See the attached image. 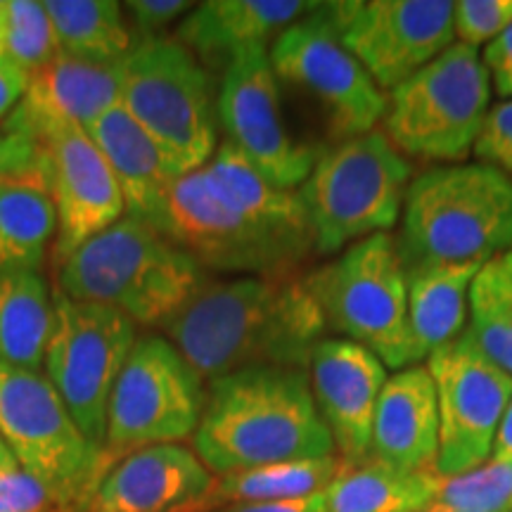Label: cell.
Masks as SVG:
<instances>
[{
  "label": "cell",
  "instance_id": "6da1fadb",
  "mask_svg": "<svg viewBox=\"0 0 512 512\" xmlns=\"http://www.w3.org/2000/svg\"><path fill=\"white\" fill-rule=\"evenodd\" d=\"M162 330L211 382L252 366L309 370L328 323L304 273H271L209 278Z\"/></svg>",
  "mask_w": 512,
  "mask_h": 512
},
{
  "label": "cell",
  "instance_id": "7a4b0ae2",
  "mask_svg": "<svg viewBox=\"0 0 512 512\" xmlns=\"http://www.w3.org/2000/svg\"><path fill=\"white\" fill-rule=\"evenodd\" d=\"M192 446L211 475L337 456L309 370L285 366H252L211 380Z\"/></svg>",
  "mask_w": 512,
  "mask_h": 512
},
{
  "label": "cell",
  "instance_id": "3957f363",
  "mask_svg": "<svg viewBox=\"0 0 512 512\" xmlns=\"http://www.w3.org/2000/svg\"><path fill=\"white\" fill-rule=\"evenodd\" d=\"M207 283V271L174 240L124 216L60 264L57 292L110 306L143 328H164Z\"/></svg>",
  "mask_w": 512,
  "mask_h": 512
},
{
  "label": "cell",
  "instance_id": "277c9868",
  "mask_svg": "<svg viewBox=\"0 0 512 512\" xmlns=\"http://www.w3.org/2000/svg\"><path fill=\"white\" fill-rule=\"evenodd\" d=\"M403 268L484 264L512 249V181L482 162L439 164L411 178L396 240Z\"/></svg>",
  "mask_w": 512,
  "mask_h": 512
},
{
  "label": "cell",
  "instance_id": "5b68a950",
  "mask_svg": "<svg viewBox=\"0 0 512 512\" xmlns=\"http://www.w3.org/2000/svg\"><path fill=\"white\" fill-rule=\"evenodd\" d=\"M411 176V162L380 128L339 140L318 155L309 178L297 190L309 216L316 254H339L358 240L389 233L401 219Z\"/></svg>",
  "mask_w": 512,
  "mask_h": 512
},
{
  "label": "cell",
  "instance_id": "8992f818",
  "mask_svg": "<svg viewBox=\"0 0 512 512\" xmlns=\"http://www.w3.org/2000/svg\"><path fill=\"white\" fill-rule=\"evenodd\" d=\"M119 105L181 178L202 169L219 143V112L207 69L176 38H152L119 62Z\"/></svg>",
  "mask_w": 512,
  "mask_h": 512
},
{
  "label": "cell",
  "instance_id": "52a82bcc",
  "mask_svg": "<svg viewBox=\"0 0 512 512\" xmlns=\"http://www.w3.org/2000/svg\"><path fill=\"white\" fill-rule=\"evenodd\" d=\"M304 280L328 330L361 344L384 368L413 366L406 268L394 235L358 240L328 264L304 273Z\"/></svg>",
  "mask_w": 512,
  "mask_h": 512
},
{
  "label": "cell",
  "instance_id": "ba28073f",
  "mask_svg": "<svg viewBox=\"0 0 512 512\" xmlns=\"http://www.w3.org/2000/svg\"><path fill=\"white\" fill-rule=\"evenodd\" d=\"M491 110V79L475 48L453 43L387 93L382 133L406 159L460 164Z\"/></svg>",
  "mask_w": 512,
  "mask_h": 512
},
{
  "label": "cell",
  "instance_id": "9c48e42d",
  "mask_svg": "<svg viewBox=\"0 0 512 512\" xmlns=\"http://www.w3.org/2000/svg\"><path fill=\"white\" fill-rule=\"evenodd\" d=\"M0 437L19 467L69 512H83L117 458L83 437L46 373L0 361Z\"/></svg>",
  "mask_w": 512,
  "mask_h": 512
},
{
  "label": "cell",
  "instance_id": "30bf717a",
  "mask_svg": "<svg viewBox=\"0 0 512 512\" xmlns=\"http://www.w3.org/2000/svg\"><path fill=\"white\" fill-rule=\"evenodd\" d=\"M136 339V323L121 311L53 294L43 370L76 427L95 446H105L112 389Z\"/></svg>",
  "mask_w": 512,
  "mask_h": 512
},
{
  "label": "cell",
  "instance_id": "8fae6325",
  "mask_svg": "<svg viewBox=\"0 0 512 512\" xmlns=\"http://www.w3.org/2000/svg\"><path fill=\"white\" fill-rule=\"evenodd\" d=\"M204 403V377L188 358L162 335L138 337L112 389L105 451L119 460L138 448L192 439Z\"/></svg>",
  "mask_w": 512,
  "mask_h": 512
},
{
  "label": "cell",
  "instance_id": "7c38bea8",
  "mask_svg": "<svg viewBox=\"0 0 512 512\" xmlns=\"http://www.w3.org/2000/svg\"><path fill=\"white\" fill-rule=\"evenodd\" d=\"M268 57L278 81L292 83L320 102L337 143L366 136L382 121L387 93L342 46L330 3H320L309 17L285 29Z\"/></svg>",
  "mask_w": 512,
  "mask_h": 512
},
{
  "label": "cell",
  "instance_id": "4fadbf2b",
  "mask_svg": "<svg viewBox=\"0 0 512 512\" xmlns=\"http://www.w3.org/2000/svg\"><path fill=\"white\" fill-rule=\"evenodd\" d=\"M439 408L441 477L475 470L491 458L501 418L512 399V377L463 332L427 358Z\"/></svg>",
  "mask_w": 512,
  "mask_h": 512
},
{
  "label": "cell",
  "instance_id": "5bb4252c",
  "mask_svg": "<svg viewBox=\"0 0 512 512\" xmlns=\"http://www.w3.org/2000/svg\"><path fill=\"white\" fill-rule=\"evenodd\" d=\"M164 235L204 271L271 275L302 268L287 249L254 226L204 166L181 176L171 188Z\"/></svg>",
  "mask_w": 512,
  "mask_h": 512
},
{
  "label": "cell",
  "instance_id": "9a60e30c",
  "mask_svg": "<svg viewBox=\"0 0 512 512\" xmlns=\"http://www.w3.org/2000/svg\"><path fill=\"white\" fill-rule=\"evenodd\" d=\"M330 12L342 46L387 93L456 43L451 0H354Z\"/></svg>",
  "mask_w": 512,
  "mask_h": 512
},
{
  "label": "cell",
  "instance_id": "2e32d148",
  "mask_svg": "<svg viewBox=\"0 0 512 512\" xmlns=\"http://www.w3.org/2000/svg\"><path fill=\"white\" fill-rule=\"evenodd\" d=\"M219 124L226 140L268 181L299 190L309 178L316 152L287 131L280 114L278 76L266 46H249L230 55L216 95Z\"/></svg>",
  "mask_w": 512,
  "mask_h": 512
},
{
  "label": "cell",
  "instance_id": "e0dca14e",
  "mask_svg": "<svg viewBox=\"0 0 512 512\" xmlns=\"http://www.w3.org/2000/svg\"><path fill=\"white\" fill-rule=\"evenodd\" d=\"M50 166L55 204L57 264L98 238L126 214V202L110 164L81 126H57L41 138Z\"/></svg>",
  "mask_w": 512,
  "mask_h": 512
},
{
  "label": "cell",
  "instance_id": "ac0fdd59",
  "mask_svg": "<svg viewBox=\"0 0 512 512\" xmlns=\"http://www.w3.org/2000/svg\"><path fill=\"white\" fill-rule=\"evenodd\" d=\"M387 377L380 358L349 339L325 337L313 349V401L344 463H356L370 453L377 399Z\"/></svg>",
  "mask_w": 512,
  "mask_h": 512
},
{
  "label": "cell",
  "instance_id": "d6986e66",
  "mask_svg": "<svg viewBox=\"0 0 512 512\" xmlns=\"http://www.w3.org/2000/svg\"><path fill=\"white\" fill-rule=\"evenodd\" d=\"M214 475L181 444L138 448L100 479L83 512H204Z\"/></svg>",
  "mask_w": 512,
  "mask_h": 512
},
{
  "label": "cell",
  "instance_id": "ffe728a7",
  "mask_svg": "<svg viewBox=\"0 0 512 512\" xmlns=\"http://www.w3.org/2000/svg\"><path fill=\"white\" fill-rule=\"evenodd\" d=\"M119 95V62L100 64L57 55L31 74L27 93L10 119L41 140L57 126H93L119 105Z\"/></svg>",
  "mask_w": 512,
  "mask_h": 512
},
{
  "label": "cell",
  "instance_id": "44dd1931",
  "mask_svg": "<svg viewBox=\"0 0 512 512\" xmlns=\"http://www.w3.org/2000/svg\"><path fill=\"white\" fill-rule=\"evenodd\" d=\"M368 456L401 470H437V389L425 366L396 370L387 377L377 399Z\"/></svg>",
  "mask_w": 512,
  "mask_h": 512
},
{
  "label": "cell",
  "instance_id": "7402d4cb",
  "mask_svg": "<svg viewBox=\"0 0 512 512\" xmlns=\"http://www.w3.org/2000/svg\"><path fill=\"white\" fill-rule=\"evenodd\" d=\"M86 131L117 178L128 216L164 233L166 202L178 176L159 147L121 105L102 114Z\"/></svg>",
  "mask_w": 512,
  "mask_h": 512
},
{
  "label": "cell",
  "instance_id": "603a6c76",
  "mask_svg": "<svg viewBox=\"0 0 512 512\" xmlns=\"http://www.w3.org/2000/svg\"><path fill=\"white\" fill-rule=\"evenodd\" d=\"M318 5L306 0H209L190 10L176 41L202 60L223 57L228 62L242 48L266 46L268 38H278Z\"/></svg>",
  "mask_w": 512,
  "mask_h": 512
},
{
  "label": "cell",
  "instance_id": "cb8c5ba5",
  "mask_svg": "<svg viewBox=\"0 0 512 512\" xmlns=\"http://www.w3.org/2000/svg\"><path fill=\"white\" fill-rule=\"evenodd\" d=\"M261 233L287 249L299 264L316 252L313 230L297 190H283L261 174L228 140L216 147L204 166Z\"/></svg>",
  "mask_w": 512,
  "mask_h": 512
},
{
  "label": "cell",
  "instance_id": "d4e9b609",
  "mask_svg": "<svg viewBox=\"0 0 512 512\" xmlns=\"http://www.w3.org/2000/svg\"><path fill=\"white\" fill-rule=\"evenodd\" d=\"M482 264H422L406 271L413 366L465 332L470 290Z\"/></svg>",
  "mask_w": 512,
  "mask_h": 512
},
{
  "label": "cell",
  "instance_id": "484cf974",
  "mask_svg": "<svg viewBox=\"0 0 512 512\" xmlns=\"http://www.w3.org/2000/svg\"><path fill=\"white\" fill-rule=\"evenodd\" d=\"M437 470H401L366 456L344 463L325 489L328 512H422L437 501Z\"/></svg>",
  "mask_w": 512,
  "mask_h": 512
},
{
  "label": "cell",
  "instance_id": "4316f807",
  "mask_svg": "<svg viewBox=\"0 0 512 512\" xmlns=\"http://www.w3.org/2000/svg\"><path fill=\"white\" fill-rule=\"evenodd\" d=\"M53 294L38 271L0 273V361L41 373Z\"/></svg>",
  "mask_w": 512,
  "mask_h": 512
},
{
  "label": "cell",
  "instance_id": "83f0119b",
  "mask_svg": "<svg viewBox=\"0 0 512 512\" xmlns=\"http://www.w3.org/2000/svg\"><path fill=\"white\" fill-rule=\"evenodd\" d=\"M60 55L76 60L117 64L136 48L126 24L124 5L114 0H46Z\"/></svg>",
  "mask_w": 512,
  "mask_h": 512
},
{
  "label": "cell",
  "instance_id": "f1b7e54d",
  "mask_svg": "<svg viewBox=\"0 0 512 512\" xmlns=\"http://www.w3.org/2000/svg\"><path fill=\"white\" fill-rule=\"evenodd\" d=\"M339 467H342V458L328 456L214 475V484H211L202 508L204 512H216L228 505L292 501V498L320 494L328 489Z\"/></svg>",
  "mask_w": 512,
  "mask_h": 512
},
{
  "label": "cell",
  "instance_id": "f546056e",
  "mask_svg": "<svg viewBox=\"0 0 512 512\" xmlns=\"http://www.w3.org/2000/svg\"><path fill=\"white\" fill-rule=\"evenodd\" d=\"M55 233L57 216L48 190L0 188V273L38 271Z\"/></svg>",
  "mask_w": 512,
  "mask_h": 512
},
{
  "label": "cell",
  "instance_id": "4dcf8cb0",
  "mask_svg": "<svg viewBox=\"0 0 512 512\" xmlns=\"http://www.w3.org/2000/svg\"><path fill=\"white\" fill-rule=\"evenodd\" d=\"M479 351L512 377V249L491 256L470 290V325Z\"/></svg>",
  "mask_w": 512,
  "mask_h": 512
},
{
  "label": "cell",
  "instance_id": "1f68e13d",
  "mask_svg": "<svg viewBox=\"0 0 512 512\" xmlns=\"http://www.w3.org/2000/svg\"><path fill=\"white\" fill-rule=\"evenodd\" d=\"M60 55L43 3L0 0V57L34 74Z\"/></svg>",
  "mask_w": 512,
  "mask_h": 512
},
{
  "label": "cell",
  "instance_id": "d6a6232c",
  "mask_svg": "<svg viewBox=\"0 0 512 512\" xmlns=\"http://www.w3.org/2000/svg\"><path fill=\"white\" fill-rule=\"evenodd\" d=\"M437 501L475 512H512V463L489 458L463 475L441 477Z\"/></svg>",
  "mask_w": 512,
  "mask_h": 512
},
{
  "label": "cell",
  "instance_id": "836d02e7",
  "mask_svg": "<svg viewBox=\"0 0 512 512\" xmlns=\"http://www.w3.org/2000/svg\"><path fill=\"white\" fill-rule=\"evenodd\" d=\"M34 185L50 192L46 147L10 117L0 124V188Z\"/></svg>",
  "mask_w": 512,
  "mask_h": 512
},
{
  "label": "cell",
  "instance_id": "e575fe53",
  "mask_svg": "<svg viewBox=\"0 0 512 512\" xmlns=\"http://www.w3.org/2000/svg\"><path fill=\"white\" fill-rule=\"evenodd\" d=\"M512 24V0H460L453 12L458 43L489 46Z\"/></svg>",
  "mask_w": 512,
  "mask_h": 512
},
{
  "label": "cell",
  "instance_id": "d590c367",
  "mask_svg": "<svg viewBox=\"0 0 512 512\" xmlns=\"http://www.w3.org/2000/svg\"><path fill=\"white\" fill-rule=\"evenodd\" d=\"M472 152L479 162L494 166L512 181V100L491 107Z\"/></svg>",
  "mask_w": 512,
  "mask_h": 512
},
{
  "label": "cell",
  "instance_id": "8d00e7d4",
  "mask_svg": "<svg viewBox=\"0 0 512 512\" xmlns=\"http://www.w3.org/2000/svg\"><path fill=\"white\" fill-rule=\"evenodd\" d=\"M0 512H69L24 467L0 472Z\"/></svg>",
  "mask_w": 512,
  "mask_h": 512
},
{
  "label": "cell",
  "instance_id": "74e56055",
  "mask_svg": "<svg viewBox=\"0 0 512 512\" xmlns=\"http://www.w3.org/2000/svg\"><path fill=\"white\" fill-rule=\"evenodd\" d=\"M124 8L128 12V17L133 19V36H136V43H143L152 41V38H159V34H162L166 27H171L176 19L188 17L195 5L185 3V0H131Z\"/></svg>",
  "mask_w": 512,
  "mask_h": 512
},
{
  "label": "cell",
  "instance_id": "f35d334b",
  "mask_svg": "<svg viewBox=\"0 0 512 512\" xmlns=\"http://www.w3.org/2000/svg\"><path fill=\"white\" fill-rule=\"evenodd\" d=\"M482 62L496 93L512 100V24L484 48Z\"/></svg>",
  "mask_w": 512,
  "mask_h": 512
},
{
  "label": "cell",
  "instance_id": "ab89813d",
  "mask_svg": "<svg viewBox=\"0 0 512 512\" xmlns=\"http://www.w3.org/2000/svg\"><path fill=\"white\" fill-rule=\"evenodd\" d=\"M31 74L19 64L0 57V124L10 117L19 100L27 93Z\"/></svg>",
  "mask_w": 512,
  "mask_h": 512
},
{
  "label": "cell",
  "instance_id": "60d3db41",
  "mask_svg": "<svg viewBox=\"0 0 512 512\" xmlns=\"http://www.w3.org/2000/svg\"><path fill=\"white\" fill-rule=\"evenodd\" d=\"M216 512H328L325 491L306 498H292V501H268V503H242L228 505Z\"/></svg>",
  "mask_w": 512,
  "mask_h": 512
},
{
  "label": "cell",
  "instance_id": "b9f144b4",
  "mask_svg": "<svg viewBox=\"0 0 512 512\" xmlns=\"http://www.w3.org/2000/svg\"><path fill=\"white\" fill-rule=\"evenodd\" d=\"M491 458L505 460V463H512V399L508 403V408H505V413H503V418H501V425H498Z\"/></svg>",
  "mask_w": 512,
  "mask_h": 512
},
{
  "label": "cell",
  "instance_id": "7bdbcfd3",
  "mask_svg": "<svg viewBox=\"0 0 512 512\" xmlns=\"http://www.w3.org/2000/svg\"><path fill=\"white\" fill-rule=\"evenodd\" d=\"M15 467H19L15 453L10 451L8 444H5L3 437H0V472L3 470H15Z\"/></svg>",
  "mask_w": 512,
  "mask_h": 512
},
{
  "label": "cell",
  "instance_id": "ee69618b",
  "mask_svg": "<svg viewBox=\"0 0 512 512\" xmlns=\"http://www.w3.org/2000/svg\"><path fill=\"white\" fill-rule=\"evenodd\" d=\"M422 512H475V510H463V508H453V505H446V503H439L434 501L432 505H427Z\"/></svg>",
  "mask_w": 512,
  "mask_h": 512
}]
</instances>
